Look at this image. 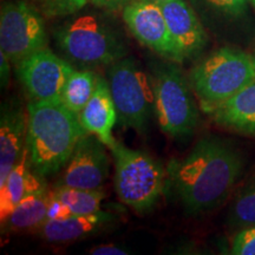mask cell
<instances>
[{"instance_id": "1", "label": "cell", "mask_w": 255, "mask_h": 255, "mask_svg": "<svg viewBox=\"0 0 255 255\" xmlns=\"http://www.w3.org/2000/svg\"><path fill=\"white\" fill-rule=\"evenodd\" d=\"M244 167V156L231 142L207 136L183 158L169 162L167 176L187 213L197 215L228 199Z\"/></svg>"}, {"instance_id": "2", "label": "cell", "mask_w": 255, "mask_h": 255, "mask_svg": "<svg viewBox=\"0 0 255 255\" xmlns=\"http://www.w3.org/2000/svg\"><path fill=\"white\" fill-rule=\"evenodd\" d=\"M26 151L30 167L46 178L58 173L88 133L79 116L62 101H31L27 105Z\"/></svg>"}, {"instance_id": "3", "label": "cell", "mask_w": 255, "mask_h": 255, "mask_svg": "<svg viewBox=\"0 0 255 255\" xmlns=\"http://www.w3.org/2000/svg\"><path fill=\"white\" fill-rule=\"evenodd\" d=\"M53 36L64 56L82 66H109L128 55L120 28L100 13L73 14Z\"/></svg>"}, {"instance_id": "4", "label": "cell", "mask_w": 255, "mask_h": 255, "mask_svg": "<svg viewBox=\"0 0 255 255\" xmlns=\"http://www.w3.org/2000/svg\"><path fill=\"white\" fill-rule=\"evenodd\" d=\"M189 82L201 108L212 114L255 82L254 57L234 47H221L194 66Z\"/></svg>"}, {"instance_id": "5", "label": "cell", "mask_w": 255, "mask_h": 255, "mask_svg": "<svg viewBox=\"0 0 255 255\" xmlns=\"http://www.w3.org/2000/svg\"><path fill=\"white\" fill-rule=\"evenodd\" d=\"M110 150L115 159V190L120 200L137 213L151 210L164 189L162 164L146 152L117 142Z\"/></svg>"}, {"instance_id": "6", "label": "cell", "mask_w": 255, "mask_h": 255, "mask_svg": "<svg viewBox=\"0 0 255 255\" xmlns=\"http://www.w3.org/2000/svg\"><path fill=\"white\" fill-rule=\"evenodd\" d=\"M108 83L116 107L117 122L144 131L155 113L152 78L136 59L127 56L109 65Z\"/></svg>"}, {"instance_id": "7", "label": "cell", "mask_w": 255, "mask_h": 255, "mask_svg": "<svg viewBox=\"0 0 255 255\" xmlns=\"http://www.w3.org/2000/svg\"><path fill=\"white\" fill-rule=\"evenodd\" d=\"M155 114L162 131L171 137L190 135L199 124L190 82L173 64H165L152 76Z\"/></svg>"}, {"instance_id": "8", "label": "cell", "mask_w": 255, "mask_h": 255, "mask_svg": "<svg viewBox=\"0 0 255 255\" xmlns=\"http://www.w3.org/2000/svg\"><path fill=\"white\" fill-rule=\"evenodd\" d=\"M43 13L27 0L4 1L0 9V51L12 64L47 47Z\"/></svg>"}, {"instance_id": "9", "label": "cell", "mask_w": 255, "mask_h": 255, "mask_svg": "<svg viewBox=\"0 0 255 255\" xmlns=\"http://www.w3.org/2000/svg\"><path fill=\"white\" fill-rule=\"evenodd\" d=\"M73 66L49 47L21 59L15 73L32 101H60L62 92Z\"/></svg>"}, {"instance_id": "10", "label": "cell", "mask_w": 255, "mask_h": 255, "mask_svg": "<svg viewBox=\"0 0 255 255\" xmlns=\"http://www.w3.org/2000/svg\"><path fill=\"white\" fill-rule=\"evenodd\" d=\"M123 20L139 43L164 58L182 63L161 4L150 0H132L123 8Z\"/></svg>"}, {"instance_id": "11", "label": "cell", "mask_w": 255, "mask_h": 255, "mask_svg": "<svg viewBox=\"0 0 255 255\" xmlns=\"http://www.w3.org/2000/svg\"><path fill=\"white\" fill-rule=\"evenodd\" d=\"M105 146L94 133H85L73 149L57 186L82 189L101 188L110 170V159Z\"/></svg>"}, {"instance_id": "12", "label": "cell", "mask_w": 255, "mask_h": 255, "mask_svg": "<svg viewBox=\"0 0 255 255\" xmlns=\"http://www.w3.org/2000/svg\"><path fill=\"white\" fill-rule=\"evenodd\" d=\"M169 32L182 62L205 49L208 37L199 17L186 0L161 4Z\"/></svg>"}, {"instance_id": "13", "label": "cell", "mask_w": 255, "mask_h": 255, "mask_svg": "<svg viewBox=\"0 0 255 255\" xmlns=\"http://www.w3.org/2000/svg\"><path fill=\"white\" fill-rule=\"evenodd\" d=\"M28 116L14 103H4L0 114V184L5 182L26 149Z\"/></svg>"}, {"instance_id": "14", "label": "cell", "mask_w": 255, "mask_h": 255, "mask_svg": "<svg viewBox=\"0 0 255 255\" xmlns=\"http://www.w3.org/2000/svg\"><path fill=\"white\" fill-rule=\"evenodd\" d=\"M83 128L89 133H94L111 148L116 141L113 136V129L117 122V113L111 97L109 83L98 76L94 95L78 115Z\"/></svg>"}, {"instance_id": "15", "label": "cell", "mask_w": 255, "mask_h": 255, "mask_svg": "<svg viewBox=\"0 0 255 255\" xmlns=\"http://www.w3.org/2000/svg\"><path fill=\"white\" fill-rule=\"evenodd\" d=\"M113 220V215L100 210L94 214L71 215L63 220L46 221L37 232L41 239L50 244H68L97 234Z\"/></svg>"}, {"instance_id": "16", "label": "cell", "mask_w": 255, "mask_h": 255, "mask_svg": "<svg viewBox=\"0 0 255 255\" xmlns=\"http://www.w3.org/2000/svg\"><path fill=\"white\" fill-rule=\"evenodd\" d=\"M46 189L44 177L30 167L25 149L19 162L9 171L5 182L0 184V221L4 222L25 197Z\"/></svg>"}, {"instance_id": "17", "label": "cell", "mask_w": 255, "mask_h": 255, "mask_svg": "<svg viewBox=\"0 0 255 255\" xmlns=\"http://www.w3.org/2000/svg\"><path fill=\"white\" fill-rule=\"evenodd\" d=\"M212 116L225 129L255 136V82L219 105Z\"/></svg>"}, {"instance_id": "18", "label": "cell", "mask_w": 255, "mask_h": 255, "mask_svg": "<svg viewBox=\"0 0 255 255\" xmlns=\"http://www.w3.org/2000/svg\"><path fill=\"white\" fill-rule=\"evenodd\" d=\"M51 200V190L44 189L25 197L4 222V233H17L37 229L46 221L47 208Z\"/></svg>"}, {"instance_id": "19", "label": "cell", "mask_w": 255, "mask_h": 255, "mask_svg": "<svg viewBox=\"0 0 255 255\" xmlns=\"http://www.w3.org/2000/svg\"><path fill=\"white\" fill-rule=\"evenodd\" d=\"M95 72L87 70H73L64 85L60 101L75 114L79 115L90 101L97 84Z\"/></svg>"}, {"instance_id": "20", "label": "cell", "mask_w": 255, "mask_h": 255, "mask_svg": "<svg viewBox=\"0 0 255 255\" xmlns=\"http://www.w3.org/2000/svg\"><path fill=\"white\" fill-rule=\"evenodd\" d=\"M53 196L68 206L72 215L94 214L101 210V205L105 199V191L97 189H82L65 186H56L52 190Z\"/></svg>"}, {"instance_id": "21", "label": "cell", "mask_w": 255, "mask_h": 255, "mask_svg": "<svg viewBox=\"0 0 255 255\" xmlns=\"http://www.w3.org/2000/svg\"><path fill=\"white\" fill-rule=\"evenodd\" d=\"M228 225L239 231L255 225V173L233 200L228 210Z\"/></svg>"}, {"instance_id": "22", "label": "cell", "mask_w": 255, "mask_h": 255, "mask_svg": "<svg viewBox=\"0 0 255 255\" xmlns=\"http://www.w3.org/2000/svg\"><path fill=\"white\" fill-rule=\"evenodd\" d=\"M38 9L47 18H63L78 13L89 0H34Z\"/></svg>"}, {"instance_id": "23", "label": "cell", "mask_w": 255, "mask_h": 255, "mask_svg": "<svg viewBox=\"0 0 255 255\" xmlns=\"http://www.w3.org/2000/svg\"><path fill=\"white\" fill-rule=\"evenodd\" d=\"M210 8L227 18H240L247 12L248 0H205Z\"/></svg>"}, {"instance_id": "24", "label": "cell", "mask_w": 255, "mask_h": 255, "mask_svg": "<svg viewBox=\"0 0 255 255\" xmlns=\"http://www.w3.org/2000/svg\"><path fill=\"white\" fill-rule=\"evenodd\" d=\"M231 253L234 255H255V225L242 228L235 234Z\"/></svg>"}, {"instance_id": "25", "label": "cell", "mask_w": 255, "mask_h": 255, "mask_svg": "<svg viewBox=\"0 0 255 255\" xmlns=\"http://www.w3.org/2000/svg\"><path fill=\"white\" fill-rule=\"evenodd\" d=\"M71 210L68 208V206L64 205L62 201H59L57 197L53 196L52 190H51V200L47 208L46 221H56V220H63L71 216ZM45 221V222H46Z\"/></svg>"}, {"instance_id": "26", "label": "cell", "mask_w": 255, "mask_h": 255, "mask_svg": "<svg viewBox=\"0 0 255 255\" xmlns=\"http://www.w3.org/2000/svg\"><path fill=\"white\" fill-rule=\"evenodd\" d=\"M96 7L108 12H117L126 7L132 0H89Z\"/></svg>"}, {"instance_id": "27", "label": "cell", "mask_w": 255, "mask_h": 255, "mask_svg": "<svg viewBox=\"0 0 255 255\" xmlns=\"http://www.w3.org/2000/svg\"><path fill=\"white\" fill-rule=\"evenodd\" d=\"M90 254L95 255H127L129 252L115 245H101L90 250Z\"/></svg>"}, {"instance_id": "28", "label": "cell", "mask_w": 255, "mask_h": 255, "mask_svg": "<svg viewBox=\"0 0 255 255\" xmlns=\"http://www.w3.org/2000/svg\"><path fill=\"white\" fill-rule=\"evenodd\" d=\"M9 63L11 60L4 52L0 51V76H1V88H6L9 82Z\"/></svg>"}, {"instance_id": "29", "label": "cell", "mask_w": 255, "mask_h": 255, "mask_svg": "<svg viewBox=\"0 0 255 255\" xmlns=\"http://www.w3.org/2000/svg\"><path fill=\"white\" fill-rule=\"evenodd\" d=\"M150 1H155V2H157V4H164V2L173 1V0H150Z\"/></svg>"}, {"instance_id": "30", "label": "cell", "mask_w": 255, "mask_h": 255, "mask_svg": "<svg viewBox=\"0 0 255 255\" xmlns=\"http://www.w3.org/2000/svg\"><path fill=\"white\" fill-rule=\"evenodd\" d=\"M250 1V5L252 6V7L255 8V0H248Z\"/></svg>"}, {"instance_id": "31", "label": "cell", "mask_w": 255, "mask_h": 255, "mask_svg": "<svg viewBox=\"0 0 255 255\" xmlns=\"http://www.w3.org/2000/svg\"><path fill=\"white\" fill-rule=\"evenodd\" d=\"M253 57H254V62H255V53H254V56H253Z\"/></svg>"}]
</instances>
